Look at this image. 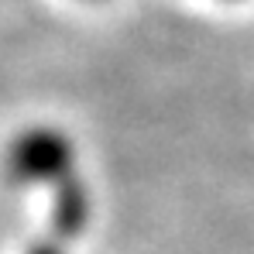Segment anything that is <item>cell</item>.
Wrapping results in <instances>:
<instances>
[{"mask_svg":"<svg viewBox=\"0 0 254 254\" xmlns=\"http://www.w3.org/2000/svg\"><path fill=\"white\" fill-rule=\"evenodd\" d=\"M31 254H59L55 248H38V251H31Z\"/></svg>","mask_w":254,"mask_h":254,"instance_id":"obj_1","label":"cell"}]
</instances>
